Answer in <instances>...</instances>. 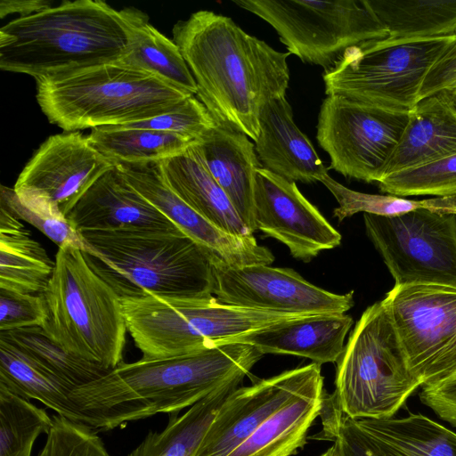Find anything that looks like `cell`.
Segmentation results:
<instances>
[{"instance_id": "cell-37", "label": "cell", "mask_w": 456, "mask_h": 456, "mask_svg": "<svg viewBox=\"0 0 456 456\" xmlns=\"http://www.w3.org/2000/svg\"><path fill=\"white\" fill-rule=\"evenodd\" d=\"M378 184L380 191L398 197H456V154L393 173Z\"/></svg>"}, {"instance_id": "cell-47", "label": "cell", "mask_w": 456, "mask_h": 456, "mask_svg": "<svg viewBox=\"0 0 456 456\" xmlns=\"http://www.w3.org/2000/svg\"><path fill=\"white\" fill-rule=\"evenodd\" d=\"M453 89H455V90H456V87H455V88H453Z\"/></svg>"}, {"instance_id": "cell-9", "label": "cell", "mask_w": 456, "mask_h": 456, "mask_svg": "<svg viewBox=\"0 0 456 456\" xmlns=\"http://www.w3.org/2000/svg\"><path fill=\"white\" fill-rule=\"evenodd\" d=\"M455 37L369 40L346 51L322 75L326 95H340L364 104L411 111L433 66Z\"/></svg>"}, {"instance_id": "cell-2", "label": "cell", "mask_w": 456, "mask_h": 456, "mask_svg": "<svg viewBox=\"0 0 456 456\" xmlns=\"http://www.w3.org/2000/svg\"><path fill=\"white\" fill-rule=\"evenodd\" d=\"M255 346L225 343L185 354L122 362L77 387L70 398L94 429L110 430L158 413H177L243 379L263 357Z\"/></svg>"}, {"instance_id": "cell-46", "label": "cell", "mask_w": 456, "mask_h": 456, "mask_svg": "<svg viewBox=\"0 0 456 456\" xmlns=\"http://www.w3.org/2000/svg\"><path fill=\"white\" fill-rule=\"evenodd\" d=\"M322 456H336L333 446L330 447Z\"/></svg>"}, {"instance_id": "cell-21", "label": "cell", "mask_w": 456, "mask_h": 456, "mask_svg": "<svg viewBox=\"0 0 456 456\" xmlns=\"http://www.w3.org/2000/svg\"><path fill=\"white\" fill-rule=\"evenodd\" d=\"M194 146L210 175L254 233L256 174L263 167L255 144L242 132L216 122Z\"/></svg>"}, {"instance_id": "cell-24", "label": "cell", "mask_w": 456, "mask_h": 456, "mask_svg": "<svg viewBox=\"0 0 456 456\" xmlns=\"http://www.w3.org/2000/svg\"><path fill=\"white\" fill-rule=\"evenodd\" d=\"M159 167L166 184L205 219L230 234L253 235L205 167L194 143L183 152L159 161Z\"/></svg>"}, {"instance_id": "cell-11", "label": "cell", "mask_w": 456, "mask_h": 456, "mask_svg": "<svg viewBox=\"0 0 456 456\" xmlns=\"http://www.w3.org/2000/svg\"><path fill=\"white\" fill-rule=\"evenodd\" d=\"M363 221L395 286L456 288V215L421 208L394 216L363 214Z\"/></svg>"}, {"instance_id": "cell-44", "label": "cell", "mask_w": 456, "mask_h": 456, "mask_svg": "<svg viewBox=\"0 0 456 456\" xmlns=\"http://www.w3.org/2000/svg\"><path fill=\"white\" fill-rule=\"evenodd\" d=\"M53 1L46 0H3L0 4V17L19 13L24 17L41 12L52 6Z\"/></svg>"}, {"instance_id": "cell-13", "label": "cell", "mask_w": 456, "mask_h": 456, "mask_svg": "<svg viewBox=\"0 0 456 456\" xmlns=\"http://www.w3.org/2000/svg\"><path fill=\"white\" fill-rule=\"evenodd\" d=\"M383 301L421 387L456 375V288L394 286Z\"/></svg>"}, {"instance_id": "cell-16", "label": "cell", "mask_w": 456, "mask_h": 456, "mask_svg": "<svg viewBox=\"0 0 456 456\" xmlns=\"http://www.w3.org/2000/svg\"><path fill=\"white\" fill-rule=\"evenodd\" d=\"M115 165L135 191L205 251L215 267L269 265L273 262L271 250L260 246L253 235L230 234L189 207L166 184L159 161Z\"/></svg>"}, {"instance_id": "cell-34", "label": "cell", "mask_w": 456, "mask_h": 456, "mask_svg": "<svg viewBox=\"0 0 456 456\" xmlns=\"http://www.w3.org/2000/svg\"><path fill=\"white\" fill-rule=\"evenodd\" d=\"M53 424L45 409L0 386V456H31L37 438Z\"/></svg>"}, {"instance_id": "cell-1", "label": "cell", "mask_w": 456, "mask_h": 456, "mask_svg": "<svg viewBox=\"0 0 456 456\" xmlns=\"http://www.w3.org/2000/svg\"><path fill=\"white\" fill-rule=\"evenodd\" d=\"M172 33L195 79L198 99L216 122L256 142L262 109L285 97L290 53L273 49L212 11L177 21Z\"/></svg>"}, {"instance_id": "cell-35", "label": "cell", "mask_w": 456, "mask_h": 456, "mask_svg": "<svg viewBox=\"0 0 456 456\" xmlns=\"http://www.w3.org/2000/svg\"><path fill=\"white\" fill-rule=\"evenodd\" d=\"M321 183L331 192L338 203V207L333 210V216L340 222L360 212L381 216H394L425 208L456 215V197H434L416 200L390 194L364 193L342 185L329 174L322 179Z\"/></svg>"}, {"instance_id": "cell-29", "label": "cell", "mask_w": 456, "mask_h": 456, "mask_svg": "<svg viewBox=\"0 0 456 456\" xmlns=\"http://www.w3.org/2000/svg\"><path fill=\"white\" fill-rule=\"evenodd\" d=\"M242 380L223 386L182 415L171 413L162 431L150 432L127 456H194L216 412Z\"/></svg>"}, {"instance_id": "cell-28", "label": "cell", "mask_w": 456, "mask_h": 456, "mask_svg": "<svg viewBox=\"0 0 456 456\" xmlns=\"http://www.w3.org/2000/svg\"><path fill=\"white\" fill-rule=\"evenodd\" d=\"M355 420L386 456H456V433L422 414Z\"/></svg>"}, {"instance_id": "cell-14", "label": "cell", "mask_w": 456, "mask_h": 456, "mask_svg": "<svg viewBox=\"0 0 456 456\" xmlns=\"http://www.w3.org/2000/svg\"><path fill=\"white\" fill-rule=\"evenodd\" d=\"M213 273V295L229 305L303 315L346 314L354 305V291L343 295L330 292L291 268L214 266Z\"/></svg>"}, {"instance_id": "cell-5", "label": "cell", "mask_w": 456, "mask_h": 456, "mask_svg": "<svg viewBox=\"0 0 456 456\" xmlns=\"http://www.w3.org/2000/svg\"><path fill=\"white\" fill-rule=\"evenodd\" d=\"M37 101L66 132L139 122L167 113L192 94L120 61L37 80Z\"/></svg>"}, {"instance_id": "cell-22", "label": "cell", "mask_w": 456, "mask_h": 456, "mask_svg": "<svg viewBox=\"0 0 456 456\" xmlns=\"http://www.w3.org/2000/svg\"><path fill=\"white\" fill-rule=\"evenodd\" d=\"M353 323V318L346 314H315L280 322L237 337L228 343L248 344L263 354L305 357L322 365L338 362Z\"/></svg>"}, {"instance_id": "cell-4", "label": "cell", "mask_w": 456, "mask_h": 456, "mask_svg": "<svg viewBox=\"0 0 456 456\" xmlns=\"http://www.w3.org/2000/svg\"><path fill=\"white\" fill-rule=\"evenodd\" d=\"M94 271L119 297H209L214 265L182 232H80Z\"/></svg>"}, {"instance_id": "cell-20", "label": "cell", "mask_w": 456, "mask_h": 456, "mask_svg": "<svg viewBox=\"0 0 456 456\" xmlns=\"http://www.w3.org/2000/svg\"><path fill=\"white\" fill-rule=\"evenodd\" d=\"M255 151L263 168L291 182H321L328 175L311 141L295 124L285 97L262 109Z\"/></svg>"}, {"instance_id": "cell-17", "label": "cell", "mask_w": 456, "mask_h": 456, "mask_svg": "<svg viewBox=\"0 0 456 456\" xmlns=\"http://www.w3.org/2000/svg\"><path fill=\"white\" fill-rule=\"evenodd\" d=\"M114 167L82 133L58 134L39 146L13 189L48 199L68 216L83 194Z\"/></svg>"}, {"instance_id": "cell-33", "label": "cell", "mask_w": 456, "mask_h": 456, "mask_svg": "<svg viewBox=\"0 0 456 456\" xmlns=\"http://www.w3.org/2000/svg\"><path fill=\"white\" fill-rule=\"evenodd\" d=\"M0 338L14 345L75 388L110 371L69 353L41 327L0 331Z\"/></svg>"}, {"instance_id": "cell-15", "label": "cell", "mask_w": 456, "mask_h": 456, "mask_svg": "<svg viewBox=\"0 0 456 456\" xmlns=\"http://www.w3.org/2000/svg\"><path fill=\"white\" fill-rule=\"evenodd\" d=\"M253 216L256 230L283 243L293 257L303 262L341 243L340 233L295 182L263 167L256 174Z\"/></svg>"}, {"instance_id": "cell-38", "label": "cell", "mask_w": 456, "mask_h": 456, "mask_svg": "<svg viewBox=\"0 0 456 456\" xmlns=\"http://www.w3.org/2000/svg\"><path fill=\"white\" fill-rule=\"evenodd\" d=\"M53 427L37 456H112L88 425L60 415L53 416Z\"/></svg>"}, {"instance_id": "cell-18", "label": "cell", "mask_w": 456, "mask_h": 456, "mask_svg": "<svg viewBox=\"0 0 456 456\" xmlns=\"http://www.w3.org/2000/svg\"><path fill=\"white\" fill-rule=\"evenodd\" d=\"M320 375L321 365L312 362L239 387L216 412L194 456H228Z\"/></svg>"}, {"instance_id": "cell-39", "label": "cell", "mask_w": 456, "mask_h": 456, "mask_svg": "<svg viewBox=\"0 0 456 456\" xmlns=\"http://www.w3.org/2000/svg\"><path fill=\"white\" fill-rule=\"evenodd\" d=\"M216 123L204 104L195 95H191L167 113L118 126L170 132L197 141Z\"/></svg>"}, {"instance_id": "cell-40", "label": "cell", "mask_w": 456, "mask_h": 456, "mask_svg": "<svg viewBox=\"0 0 456 456\" xmlns=\"http://www.w3.org/2000/svg\"><path fill=\"white\" fill-rule=\"evenodd\" d=\"M28 327L48 330L49 313L44 295L0 289V331Z\"/></svg>"}, {"instance_id": "cell-42", "label": "cell", "mask_w": 456, "mask_h": 456, "mask_svg": "<svg viewBox=\"0 0 456 456\" xmlns=\"http://www.w3.org/2000/svg\"><path fill=\"white\" fill-rule=\"evenodd\" d=\"M419 399L440 419L456 427V375L436 384L422 387Z\"/></svg>"}, {"instance_id": "cell-27", "label": "cell", "mask_w": 456, "mask_h": 456, "mask_svg": "<svg viewBox=\"0 0 456 456\" xmlns=\"http://www.w3.org/2000/svg\"><path fill=\"white\" fill-rule=\"evenodd\" d=\"M0 386L41 402L57 415L86 424L85 416L70 398L75 387L2 338Z\"/></svg>"}, {"instance_id": "cell-45", "label": "cell", "mask_w": 456, "mask_h": 456, "mask_svg": "<svg viewBox=\"0 0 456 456\" xmlns=\"http://www.w3.org/2000/svg\"><path fill=\"white\" fill-rule=\"evenodd\" d=\"M444 91L447 94L448 97L450 98L454 108L456 109V90L451 89V90H444Z\"/></svg>"}, {"instance_id": "cell-43", "label": "cell", "mask_w": 456, "mask_h": 456, "mask_svg": "<svg viewBox=\"0 0 456 456\" xmlns=\"http://www.w3.org/2000/svg\"><path fill=\"white\" fill-rule=\"evenodd\" d=\"M456 87V38L443 55L433 66L426 77L419 93V100L441 91Z\"/></svg>"}, {"instance_id": "cell-3", "label": "cell", "mask_w": 456, "mask_h": 456, "mask_svg": "<svg viewBox=\"0 0 456 456\" xmlns=\"http://www.w3.org/2000/svg\"><path fill=\"white\" fill-rule=\"evenodd\" d=\"M139 12L76 0L18 17L0 29V69L37 81L119 61Z\"/></svg>"}, {"instance_id": "cell-41", "label": "cell", "mask_w": 456, "mask_h": 456, "mask_svg": "<svg viewBox=\"0 0 456 456\" xmlns=\"http://www.w3.org/2000/svg\"><path fill=\"white\" fill-rule=\"evenodd\" d=\"M324 427L326 434L334 442L336 456H386L356 420L343 414L335 404Z\"/></svg>"}, {"instance_id": "cell-32", "label": "cell", "mask_w": 456, "mask_h": 456, "mask_svg": "<svg viewBox=\"0 0 456 456\" xmlns=\"http://www.w3.org/2000/svg\"><path fill=\"white\" fill-rule=\"evenodd\" d=\"M87 138L114 164L158 162L183 152L196 142L175 133L118 126L93 129Z\"/></svg>"}, {"instance_id": "cell-23", "label": "cell", "mask_w": 456, "mask_h": 456, "mask_svg": "<svg viewBox=\"0 0 456 456\" xmlns=\"http://www.w3.org/2000/svg\"><path fill=\"white\" fill-rule=\"evenodd\" d=\"M453 154H456V109L445 91H441L419 100L409 112L408 123L386 176Z\"/></svg>"}, {"instance_id": "cell-10", "label": "cell", "mask_w": 456, "mask_h": 456, "mask_svg": "<svg viewBox=\"0 0 456 456\" xmlns=\"http://www.w3.org/2000/svg\"><path fill=\"white\" fill-rule=\"evenodd\" d=\"M269 23L290 54L327 71L347 49L387 37L365 0H234Z\"/></svg>"}, {"instance_id": "cell-12", "label": "cell", "mask_w": 456, "mask_h": 456, "mask_svg": "<svg viewBox=\"0 0 456 456\" xmlns=\"http://www.w3.org/2000/svg\"><path fill=\"white\" fill-rule=\"evenodd\" d=\"M409 112L327 95L318 116L316 139L330 156V168L349 178L379 183L386 176Z\"/></svg>"}, {"instance_id": "cell-6", "label": "cell", "mask_w": 456, "mask_h": 456, "mask_svg": "<svg viewBox=\"0 0 456 456\" xmlns=\"http://www.w3.org/2000/svg\"><path fill=\"white\" fill-rule=\"evenodd\" d=\"M43 293L47 330L69 353L103 369L122 363L127 331L120 297L93 268L88 254L59 248Z\"/></svg>"}, {"instance_id": "cell-8", "label": "cell", "mask_w": 456, "mask_h": 456, "mask_svg": "<svg viewBox=\"0 0 456 456\" xmlns=\"http://www.w3.org/2000/svg\"><path fill=\"white\" fill-rule=\"evenodd\" d=\"M383 300L366 308L337 362L333 402L347 417L392 418L419 387Z\"/></svg>"}, {"instance_id": "cell-25", "label": "cell", "mask_w": 456, "mask_h": 456, "mask_svg": "<svg viewBox=\"0 0 456 456\" xmlns=\"http://www.w3.org/2000/svg\"><path fill=\"white\" fill-rule=\"evenodd\" d=\"M323 377L269 417L228 456H292L304 447L306 434L324 403Z\"/></svg>"}, {"instance_id": "cell-31", "label": "cell", "mask_w": 456, "mask_h": 456, "mask_svg": "<svg viewBox=\"0 0 456 456\" xmlns=\"http://www.w3.org/2000/svg\"><path fill=\"white\" fill-rule=\"evenodd\" d=\"M119 61L156 75L192 95L198 93L177 45L152 26L141 11L131 28L127 53Z\"/></svg>"}, {"instance_id": "cell-19", "label": "cell", "mask_w": 456, "mask_h": 456, "mask_svg": "<svg viewBox=\"0 0 456 456\" xmlns=\"http://www.w3.org/2000/svg\"><path fill=\"white\" fill-rule=\"evenodd\" d=\"M67 217L79 232L116 230L181 232L127 183L116 165L83 194Z\"/></svg>"}, {"instance_id": "cell-30", "label": "cell", "mask_w": 456, "mask_h": 456, "mask_svg": "<svg viewBox=\"0 0 456 456\" xmlns=\"http://www.w3.org/2000/svg\"><path fill=\"white\" fill-rule=\"evenodd\" d=\"M388 39L456 36V0H365Z\"/></svg>"}, {"instance_id": "cell-36", "label": "cell", "mask_w": 456, "mask_h": 456, "mask_svg": "<svg viewBox=\"0 0 456 456\" xmlns=\"http://www.w3.org/2000/svg\"><path fill=\"white\" fill-rule=\"evenodd\" d=\"M0 207L36 227L59 248L72 247L89 252L80 232L61 208L48 199L16 192L13 188L2 185Z\"/></svg>"}, {"instance_id": "cell-26", "label": "cell", "mask_w": 456, "mask_h": 456, "mask_svg": "<svg viewBox=\"0 0 456 456\" xmlns=\"http://www.w3.org/2000/svg\"><path fill=\"white\" fill-rule=\"evenodd\" d=\"M54 265L21 220L0 207V289L43 294Z\"/></svg>"}, {"instance_id": "cell-7", "label": "cell", "mask_w": 456, "mask_h": 456, "mask_svg": "<svg viewBox=\"0 0 456 456\" xmlns=\"http://www.w3.org/2000/svg\"><path fill=\"white\" fill-rule=\"evenodd\" d=\"M120 302L127 331L143 360L189 354L280 322L310 316L229 305L214 296L145 295L120 297Z\"/></svg>"}]
</instances>
